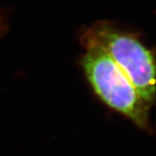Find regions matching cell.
<instances>
[{"label":"cell","mask_w":156,"mask_h":156,"mask_svg":"<svg viewBox=\"0 0 156 156\" xmlns=\"http://www.w3.org/2000/svg\"><path fill=\"white\" fill-rule=\"evenodd\" d=\"M85 46L95 44L109 55L149 108L155 100L154 57L136 37L108 23L94 24L82 37Z\"/></svg>","instance_id":"cell-1"},{"label":"cell","mask_w":156,"mask_h":156,"mask_svg":"<svg viewBox=\"0 0 156 156\" xmlns=\"http://www.w3.org/2000/svg\"><path fill=\"white\" fill-rule=\"evenodd\" d=\"M82 66L95 93L106 105L127 116L137 126L148 128L149 108L115 62L100 46H85Z\"/></svg>","instance_id":"cell-2"},{"label":"cell","mask_w":156,"mask_h":156,"mask_svg":"<svg viewBox=\"0 0 156 156\" xmlns=\"http://www.w3.org/2000/svg\"><path fill=\"white\" fill-rule=\"evenodd\" d=\"M2 27V22H1V17H0V29Z\"/></svg>","instance_id":"cell-3"}]
</instances>
